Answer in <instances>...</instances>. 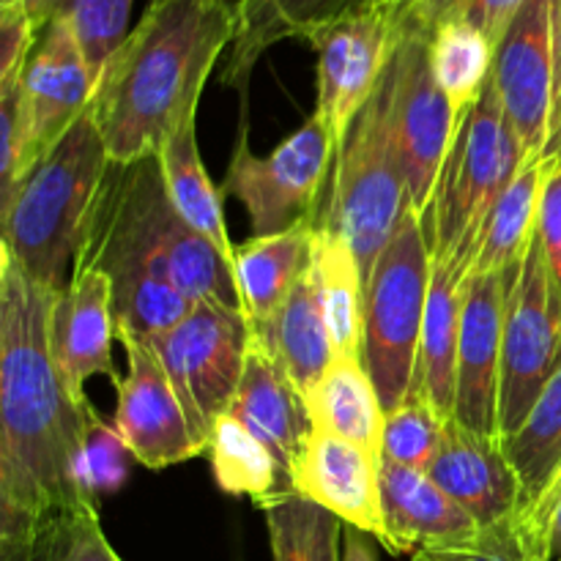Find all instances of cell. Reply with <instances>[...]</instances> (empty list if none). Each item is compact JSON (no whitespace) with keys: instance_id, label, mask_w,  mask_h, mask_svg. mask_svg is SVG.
<instances>
[{"instance_id":"obj_1","label":"cell","mask_w":561,"mask_h":561,"mask_svg":"<svg viewBox=\"0 0 561 561\" xmlns=\"http://www.w3.org/2000/svg\"><path fill=\"white\" fill-rule=\"evenodd\" d=\"M55 294L0 252V561H64L77 526L99 515L85 480L96 416L49 354Z\"/></svg>"},{"instance_id":"obj_2","label":"cell","mask_w":561,"mask_h":561,"mask_svg":"<svg viewBox=\"0 0 561 561\" xmlns=\"http://www.w3.org/2000/svg\"><path fill=\"white\" fill-rule=\"evenodd\" d=\"M233 38L236 11L222 0H148L93 91L91 113L113 164L157 157L197 115L203 88Z\"/></svg>"},{"instance_id":"obj_3","label":"cell","mask_w":561,"mask_h":561,"mask_svg":"<svg viewBox=\"0 0 561 561\" xmlns=\"http://www.w3.org/2000/svg\"><path fill=\"white\" fill-rule=\"evenodd\" d=\"M110 170L113 159L88 107L0 206V252L38 285L64 290L91 233Z\"/></svg>"},{"instance_id":"obj_4","label":"cell","mask_w":561,"mask_h":561,"mask_svg":"<svg viewBox=\"0 0 561 561\" xmlns=\"http://www.w3.org/2000/svg\"><path fill=\"white\" fill-rule=\"evenodd\" d=\"M82 250L137 263L173 283L192 305L244 312L233 268L175 211L157 157L113 164Z\"/></svg>"},{"instance_id":"obj_5","label":"cell","mask_w":561,"mask_h":561,"mask_svg":"<svg viewBox=\"0 0 561 561\" xmlns=\"http://www.w3.org/2000/svg\"><path fill=\"white\" fill-rule=\"evenodd\" d=\"M524 162V148L504 115L493 80H488L480 99L458 118L431 211L425 214L433 261L463 283L480 255L488 217Z\"/></svg>"},{"instance_id":"obj_6","label":"cell","mask_w":561,"mask_h":561,"mask_svg":"<svg viewBox=\"0 0 561 561\" xmlns=\"http://www.w3.org/2000/svg\"><path fill=\"white\" fill-rule=\"evenodd\" d=\"M392 91L394 80L389 64L381 85L340 142L323 208L316 222V228L348 241L365 283L409 208L403 164L394 137Z\"/></svg>"},{"instance_id":"obj_7","label":"cell","mask_w":561,"mask_h":561,"mask_svg":"<svg viewBox=\"0 0 561 561\" xmlns=\"http://www.w3.org/2000/svg\"><path fill=\"white\" fill-rule=\"evenodd\" d=\"M431 274L425 219L409 206L365 283L362 362L387 414L400 409L414 389Z\"/></svg>"},{"instance_id":"obj_8","label":"cell","mask_w":561,"mask_h":561,"mask_svg":"<svg viewBox=\"0 0 561 561\" xmlns=\"http://www.w3.org/2000/svg\"><path fill=\"white\" fill-rule=\"evenodd\" d=\"M334 157L337 146L318 113H312L268 157H255L247 142V131H241L222 192L247 208L252 236L283 233L301 222L316 225Z\"/></svg>"},{"instance_id":"obj_9","label":"cell","mask_w":561,"mask_h":561,"mask_svg":"<svg viewBox=\"0 0 561 561\" xmlns=\"http://www.w3.org/2000/svg\"><path fill=\"white\" fill-rule=\"evenodd\" d=\"M252 329L244 312L195 305L190 316L148 340L184 403L195 442L208 449L214 422L230 409L244 376Z\"/></svg>"},{"instance_id":"obj_10","label":"cell","mask_w":561,"mask_h":561,"mask_svg":"<svg viewBox=\"0 0 561 561\" xmlns=\"http://www.w3.org/2000/svg\"><path fill=\"white\" fill-rule=\"evenodd\" d=\"M559 362L561 288L535 239L518 268L504 318L499 436H513L524 425Z\"/></svg>"},{"instance_id":"obj_11","label":"cell","mask_w":561,"mask_h":561,"mask_svg":"<svg viewBox=\"0 0 561 561\" xmlns=\"http://www.w3.org/2000/svg\"><path fill=\"white\" fill-rule=\"evenodd\" d=\"M392 115L403 164L409 206L425 219L438 175L453 146L458 113L436 82L427 58V38H398L392 55Z\"/></svg>"},{"instance_id":"obj_12","label":"cell","mask_w":561,"mask_h":561,"mask_svg":"<svg viewBox=\"0 0 561 561\" xmlns=\"http://www.w3.org/2000/svg\"><path fill=\"white\" fill-rule=\"evenodd\" d=\"M307 44L318 55L316 113L340 148L356 115L381 85L398 49V33L387 9L373 3L323 27Z\"/></svg>"},{"instance_id":"obj_13","label":"cell","mask_w":561,"mask_h":561,"mask_svg":"<svg viewBox=\"0 0 561 561\" xmlns=\"http://www.w3.org/2000/svg\"><path fill=\"white\" fill-rule=\"evenodd\" d=\"M493 88L526 159L551 146L557 85V0H529L496 47Z\"/></svg>"},{"instance_id":"obj_14","label":"cell","mask_w":561,"mask_h":561,"mask_svg":"<svg viewBox=\"0 0 561 561\" xmlns=\"http://www.w3.org/2000/svg\"><path fill=\"white\" fill-rule=\"evenodd\" d=\"M118 340L126 348V376L115 381V438L137 463L153 471L197 458L203 447L151 343L131 334H118Z\"/></svg>"},{"instance_id":"obj_15","label":"cell","mask_w":561,"mask_h":561,"mask_svg":"<svg viewBox=\"0 0 561 561\" xmlns=\"http://www.w3.org/2000/svg\"><path fill=\"white\" fill-rule=\"evenodd\" d=\"M518 268L499 274H471L463 288L455 420L488 438H502L499 436L502 340Z\"/></svg>"},{"instance_id":"obj_16","label":"cell","mask_w":561,"mask_h":561,"mask_svg":"<svg viewBox=\"0 0 561 561\" xmlns=\"http://www.w3.org/2000/svg\"><path fill=\"white\" fill-rule=\"evenodd\" d=\"M118 337L110 277L88 257H77L64 290L55 294L49 316V354L66 392L88 403L85 383L93 376L118 381L113 340Z\"/></svg>"},{"instance_id":"obj_17","label":"cell","mask_w":561,"mask_h":561,"mask_svg":"<svg viewBox=\"0 0 561 561\" xmlns=\"http://www.w3.org/2000/svg\"><path fill=\"white\" fill-rule=\"evenodd\" d=\"M290 488L337 515L345 526L383 546L381 455L312 431L290 471Z\"/></svg>"},{"instance_id":"obj_18","label":"cell","mask_w":561,"mask_h":561,"mask_svg":"<svg viewBox=\"0 0 561 561\" xmlns=\"http://www.w3.org/2000/svg\"><path fill=\"white\" fill-rule=\"evenodd\" d=\"M20 91L44 157L91 107L96 91L85 55L64 20L44 22L20 77Z\"/></svg>"},{"instance_id":"obj_19","label":"cell","mask_w":561,"mask_h":561,"mask_svg":"<svg viewBox=\"0 0 561 561\" xmlns=\"http://www.w3.org/2000/svg\"><path fill=\"white\" fill-rule=\"evenodd\" d=\"M427 474L480 529L510 520L520 507L518 471L504 455L502 438L482 436L458 420L447 422Z\"/></svg>"},{"instance_id":"obj_20","label":"cell","mask_w":561,"mask_h":561,"mask_svg":"<svg viewBox=\"0 0 561 561\" xmlns=\"http://www.w3.org/2000/svg\"><path fill=\"white\" fill-rule=\"evenodd\" d=\"M228 411L252 436H257L272 449L290 488V471L312 433L310 411L277 356L255 334H252L250 351H247L239 392Z\"/></svg>"},{"instance_id":"obj_21","label":"cell","mask_w":561,"mask_h":561,"mask_svg":"<svg viewBox=\"0 0 561 561\" xmlns=\"http://www.w3.org/2000/svg\"><path fill=\"white\" fill-rule=\"evenodd\" d=\"M381 504L387 540L394 557H414L425 548L469 540L480 531L469 513L455 504L427 471L405 469L381 458Z\"/></svg>"},{"instance_id":"obj_22","label":"cell","mask_w":561,"mask_h":561,"mask_svg":"<svg viewBox=\"0 0 561 561\" xmlns=\"http://www.w3.org/2000/svg\"><path fill=\"white\" fill-rule=\"evenodd\" d=\"M376 0H244L236 9V38L230 44L222 82L247 88L263 53L285 38L310 42L323 27L334 25Z\"/></svg>"},{"instance_id":"obj_23","label":"cell","mask_w":561,"mask_h":561,"mask_svg":"<svg viewBox=\"0 0 561 561\" xmlns=\"http://www.w3.org/2000/svg\"><path fill=\"white\" fill-rule=\"evenodd\" d=\"M316 225L301 222L274 236H252L233 252V277L252 332L272 323L312 261Z\"/></svg>"},{"instance_id":"obj_24","label":"cell","mask_w":561,"mask_h":561,"mask_svg":"<svg viewBox=\"0 0 561 561\" xmlns=\"http://www.w3.org/2000/svg\"><path fill=\"white\" fill-rule=\"evenodd\" d=\"M463 288V279L455 277L447 266L433 261L425 327H422L420 359H416V376L411 394L425 400L444 420H455Z\"/></svg>"},{"instance_id":"obj_25","label":"cell","mask_w":561,"mask_h":561,"mask_svg":"<svg viewBox=\"0 0 561 561\" xmlns=\"http://www.w3.org/2000/svg\"><path fill=\"white\" fill-rule=\"evenodd\" d=\"M312 431L329 433L381 455L387 409L365 362L356 356H334L332 365L307 398Z\"/></svg>"},{"instance_id":"obj_26","label":"cell","mask_w":561,"mask_h":561,"mask_svg":"<svg viewBox=\"0 0 561 561\" xmlns=\"http://www.w3.org/2000/svg\"><path fill=\"white\" fill-rule=\"evenodd\" d=\"M252 334L277 356V362L285 367L301 398H310L316 383L321 381V376L334 359L332 337H329L327 316H323L321 296H318L312 261L305 277L296 283L285 305L272 318V323Z\"/></svg>"},{"instance_id":"obj_27","label":"cell","mask_w":561,"mask_h":561,"mask_svg":"<svg viewBox=\"0 0 561 561\" xmlns=\"http://www.w3.org/2000/svg\"><path fill=\"white\" fill-rule=\"evenodd\" d=\"M162 168L164 192L175 211L181 214L190 228H195L203 239L211 241L219 255L233 268V241L228 236L222 208V192L211 184L206 164L197 148V115H190L157 151Z\"/></svg>"},{"instance_id":"obj_28","label":"cell","mask_w":561,"mask_h":561,"mask_svg":"<svg viewBox=\"0 0 561 561\" xmlns=\"http://www.w3.org/2000/svg\"><path fill=\"white\" fill-rule=\"evenodd\" d=\"M548 170H551V157H535L520 164L488 217L480 255L471 274L510 272L524 263L526 252L537 239V217H540V197Z\"/></svg>"},{"instance_id":"obj_29","label":"cell","mask_w":561,"mask_h":561,"mask_svg":"<svg viewBox=\"0 0 561 561\" xmlns=\"http://www.w3.org/2000/svg\"><path fill=\"white\" fill-rule=\"evenodd\" d=\"M312 272L327 316L334 356L362 359L365 343V277L345 239L316 228L312 236Z\"/></svg>"},{"instance_id":"obj_30","label":"cell","mask_w":561,"mask_h":561,"mask_svg":"<svg viewBox=\"0 0 561 561\" xmlns=\"http://www.w3.org/2000/svg\"><path fill=\"white\" fill-rule=\"evenodd\" d=\"M504 455L510 458L520 480V507H535L542 493L561 477V362L531 405L529 416L513 436L502 438ZM515 513V515H518Z\"/></svg>"},{"instance_id":"obj_31","label":"cell","mask_w":561,"mask_h":561,"mask_svg":"<svg viewBox=\"0 0 561 561\" xmlns=\"http://www.w3.org/2000/svg\"><path fill=\"white\" fill-rule=\"evenodd\" d=\"M268 526L274 561H343L340 535L343 520L294 488L255 502Z\"/></svg>"},{"instance_id":"obj_32","label":"cell","mask_w":561,"mask_h":561,"mask_svg":"<svg viewBox=\"0 0 561 561\" xmlns=\"http://www.w3.org/2000/svg\"><path fill=\"white\" fill-rule=\"evenodd\" d=\"M427 58L442 91L460 115L480 99L493 75L496 47L463 16L442 22L427 38Z\"/></svg>"},{"instance_id":"obj_33","label":"cell","mask_w":561,"mask_h":561,"mask_svg":"<svg viewBox=\"0 0 561 561\" xmlns=\"http://www.w3.org/2000/svg\"><path fill=\"white\" fill-rule=\"evenodd\" d=\"M206 453L211 460L214 480L230 496H250L252 502H261L272 493L288 491V482L272 449L252 436L230 411L214 422Z\"/></svg>"},{"instance_id":"obj_34","label":"cell","mask_w":561,"mask_h":561,"mask_svg":"<svg viewBox=\"0 0 561 561\" xmlns=\"http://www.w3.org/2000/svg\"><path fill=\"white\" fill-rule=\"evenodd\" d=\"M135 0H44L38 25L64 20L80 44L93 82L99 85L104 69L129 38V14Z\"/></svg>"},{"instance_id":"obj_35","label":"cell","mask_w":561,"mask_h":561,"mask_svg":"<svg viewBox=\"0 0 561 561\" xmlns=\"http://www.w3.org/2000/svg\"><path fill=\"white\" fill-rule=\"evenodd\" d=\"M444 416H438L422 398L411 394L400 409L389 411L383 427L381 458L405 469L427 471L447 431Z\"/></svg>"},{"instance_id":"obj_36","label":"cell","mask_w":561,"mask_h":561,"mask_svg":"<svg viewBox=\"0 0 561 561\" xmlns=\"http://www.w3.org/2000/svg\"><path fill=\"white\" fill-rule=\"evenodd\" d=\"M38 159H42V151L33 137L20 80H16L0 88V206L11 201L16 186L22 184V179L31 173Z\"/></svg>"},{"instance_id":"obj_37","label":"cell","mask_w":561,"mask_h":561,"mask_svg":"<svg viewBox=\"0 0 561 561\" xmlns=\"http://www.w3.org/2000/svg\"><path fill=\"white\" fill-rule=\"evenodd\" d=\"M414 561H524L518 537H515L513 518L496 526L480 529L469 540L449 542V546L425 548L414 553Z\"/></svg>"},{"instance_id":"obj_38","label":"cell","mask_w":561,"mask_h":561,"mask_svg":"<svg viewBox=\"0 0 561 561\" xmlns=\"http://www.w3.org/2000/svg\"><path fill=\"white\" fill-rule=\"evenodd\" d=\"M38 33L42 25L25 5H0V88L20 80Z\"/></svg>"},{"instance_id":"obj_39","label":"cell","mask_w":561,"mask_h":561,"mask_svg":"<svg viewBox=\"0 0 561 561\" xmlns=\"http://www.w3.org/2000/svg\"><path fill=\"white\" fill-rule=\"evenodd\" d=\"M392 16L398 38L422 36L431 38L442 22L453 20L463 0H376Z\"/></svg>"},{"instance_id":"obj_40","label":"cell","mask_w":561,"mask_h":561,"mask_svg":"<svg viewBox=\"0 0 561 561\" xmlns=\"http://www.w3.org/2000/svg\"><path fill=\"white\" fill-rule=\"evenodd\" d=\"M537 241H540L548 266L561 288V153L551 157V170H548L546 186H542Z\"/></svg>"},{"instance_id":"obj_41","label":"cell","mask_w":561,"mask_h":561,"mask_svg":"<svg viewBox=\"0 0 561 561\" xmlns=\"http://www.w3.org/2000/svg\"><path fill=\"white\" fill-rule=\"evenodd\" d=\"M526 3L529 0H463L455 16H463L471 25L480 27L491 38L493 47H499V42H502L504 33L510 31V25H513L515 16L520 14Z\"/></svg>"},{"instance_id":"obj_42","label":"cell","mask_w":561,"mask_h":561,"mask_svg":"<svg viewBox=\"0 0 561 561\" xmlns=\"http://www.w3.org/2000/svg\"><path fill=\"white\" fill-rule=\"evenodd\" d=\"M64 561H124L115 553V548L110 546V540L104 537L102 524H99V515L82 520L80 526L71 535L69 548H66Z\"/></svg>"},{"instance_id":"obj_43","label":"cell","mask_w":561,"mask_h":561,"mask_svg":"<svg viewBox=\"0 0 561 561\" xmlns=\"http://www.w3.org/2000/svg\"><path fill=\"white\" fill-rule=\"evenodd\" d=\"M561 140V20H557V85H553V118H551V146L546 157H557Z\"/></svg>"},{"instance_id":"obj_44","label":"cell","mask_w":561,"mask_h":561,"mask_svg":"<svg viewBox=\"0 0 561 561\" xmlns=\"http://www.w3.org/2000/svg\"><path fill=\"white\" fill-rule=\"evenodd\" d=\"M343 561H378L376 551L370 546V537L362 535V531L351 529L345 531V548H343Z\"/></svg>"},{"instance_id":"obj_45","label":"cell","mask_w":561,"mask_h":561,"mask_svg":"<svg viewBox=\"0 0 561 561\" xmlns=\"http://www.w3.org/2000/svg\"><path fill=\"white\" fill-rule=\"evenodd\" d=\"M0 5H25V9L33 14V20L38 22V11H42L44 0H0Z\"/></svg>"},{"instance_id":"obj_46","label":"cell","mask_w":561,"mask_h":561,"mask_svg":"<svg viewBox=\"0 0 561 561\" xmlns=\"http://www.w3.org/2000/svg\"><path fill=\"white\" fill-rule=\"evenodd\" d=\"M222 3H228V5H230V9H233V11H236V9H239V5H241V3H244V0H222Z\"/></svg>"},{"instance_id":"obj_47","label":"cell","mask_w":561,"mask_h":561,"mask_svg":"<svg viewBox=\"0 0 561 561\" xmlns=\"http://www.w3.org/2000/svg\"><path fill=\"white\" fill-rule=\"evenodd\" d=\"M557 20H561V0H557Z\"/></svg>"},{"instance_id":"obj_48","label":"cell","mask_w":561,"mask_h":561,"mask_svg":"<svg viewBox=\"0 0 561 561\" xmlns=\"http://www.w3.org/2000/svg\"><path fill=\"white\" fill-rule=\"evenodd\" d=\"M559 153H561V140H559Z\"/></svg>"}]
</instances>
